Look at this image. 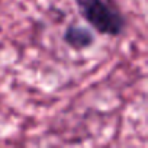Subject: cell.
Returning a JSON list of instances; mask_svg holds the SVG:
<instances>
[{
    "instance_id": "obj_2",
    "label": "cell",
    "mask_w": 148,
    "mask_h": 148,
    "mask_svg": "<svg viewBox=\"0 0 148 148\" xmlns=\"http://www.w3.org/2000/svg\"><path fill=\"white\" fill-rule=\"evenodd\" d=\"M62 41L67 47L74 51H84L93 47L96 41L95 31L87 25H80L76 22H71L62 32Z\"/></svg>"
},
{
    "instance_id": "obj_1",
    "label": "cell",
    "mask_w": 148,
    "mask_h": 148,
    "mask_svg": "<svg viewBox=\"0 0 148 148\" xmlns=\"http://www.w3.org/2000/svg\"><path fill=\"white\" fill-rule=\"evenodd\" d=\"M82 19L99 35L118 38L128 28V19L116 0H74Z\"/></svg>"
}]
</instances>
